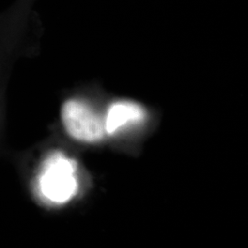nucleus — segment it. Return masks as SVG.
<instances>
[{
	"mask_svg": "<svg viewBox=\"0 0 248 248\" xmlns=\"http://www.w3.org/2000/svg\"><path fill=\"white\" fill-rule=\"evenodd\" d=\"M77 163L61 153H54L45 162L39 179L41 193L51 202L64 203L76 195Z\"/></svg>",
	"mask_w": 248,
	"mask_h": 248,
	"instance_id": "1",
	"label": "nucleus"
},
{
	"mask_svg": "<svg viewBox=\"0 0 248 248\" xmlns=\"http://www.w3.org/2000/svg\"><path fill=\"white\" fill-rule=\"evenodd\" d=\"M61 116L66 132L76 140L98 142L107 134L104 120L82 101H66L62 105Z\"/></svg>",
	"mask_w": 248,
	"mask_h": 248,
	"instance_id": "2",
	"label": "nucleus"
},
{
	"mask_svg": "<svg viewBox=\"0 0 248 248\" xmlns=\"http://www.w3.org/2000/svg\"><path fill=\"white\" fill-rule=\"evenodd\" d=\"M145 118L146 111L138 103L127 100L117 101L108 108L104 120L106 133L114 134L128 126L142 124Z\"/></svg>",
	"mask_w": 248,
	"mask_h": 248,
	"instance_id": "3",
	"label": "nucleus"
}]
</instances>
